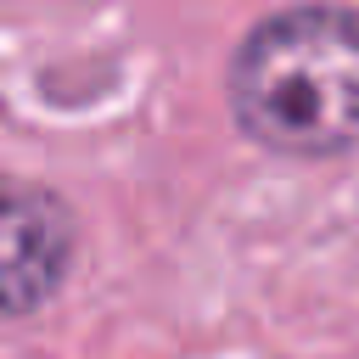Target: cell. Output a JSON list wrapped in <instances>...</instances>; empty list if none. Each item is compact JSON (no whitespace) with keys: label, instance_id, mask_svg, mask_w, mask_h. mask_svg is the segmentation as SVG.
I'll use <instances>...</instances> for the list:
<instances>
[{"label":"cell","instance_id":"cell-1","mask_svg":"<svg viewBox=\"0 0 359 359\" xmlns=\"http://www.w3.org/2000/svg\"><path fill=\"white\" fill-rule=\"evenodd\" d=\"M236 123L286 157L359 146V11L292 6L264 17L230 62Z\"/></svg>","mask_w":359,"mask_h":359},{"label":"cell","instance_id":"cell-2","mask_svg":"<svg viewBox=\"0 0 359 359\" xmlns=\"http://www.w3.org/2000/svg\"><path fill=\"white\" fill-rule=\"evenodd\" d=\"M73 213L39 191L0 180V320L34 314L67 275Z\"/></svg>","mask_w":359,"mask_h":359}]
</instances>
